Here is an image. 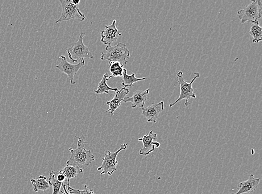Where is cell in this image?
<instances>
[{"instance_id": "obj_1", "label": "cell", "mask_w": 262, "mask_h": 194, "mask_svg": "<svg viewBox=\"0 0 262 194\" xmlns=\"http://www.w3.org/2000/svg\"><path fill=\"white\" fill-rule=\"evenodd\" d=\"M75 138L78 139L77 148L76 150H73L72 148H69L70 157L66 164L80 167L89 166L95 160V156L90 150L86 149L87 142L84 135H82L81 137L76 136Z\"/></svg>"}, {"instance_id": "obj_2", "label": "cell", "mask_w": 262, "mask_h": 194, "mask_svg": "<svg viewBox=\"0 0 262 194\" xmlns=\"http://www.w3.org/2000/svg\"><path fill=\"white\" fill-rule=\"evenodd\" d=\"M106 53L102 52L101 60L111 62H118L120 64L126 65L127 59H130V52L127 48V45L122 43L112 46L107 45L105 48Z\"/></svg>"}, {"instance_id": "obj_3", "label": "cell", "mask_w": 262, "mask_h": 194, "mask_svg": "<svg viewBox=\"0 0 262 194\" xmlns=\"http://www.w3.org/2000/svg\"><path fill=\"white\" fill-rule=\"evenodd\" d=\"M85 35L86 32H81L77 42L73 43L71 47L66 49L69 59L71 62L70 63H78L79 61L81 62L85 59H94L92 53L84 43Z\"/></svg>"}, {"instance_id": "obj_4", "label": "cell", "mask_w": 262, "mask_h": 194, "mask_svg": "<svg viewBox=\"0 0 262 194\" xmlns=\"http://www.w3.org/2000/svg\"><path fill=\"white\" fill-rule=\"evenodd\" d=\"M195 77L189 83L187 82L184 79V75H183V73L181 71H179L177 73V77L178 78V83L180 85V97L177 99V100L172 104L169 105L170 108H172L174 105H176L177 103L180 102L182 100L185 99L186 102L185 106L187 107L189 105V100L191 98H195L196 97V92L193 89L192 85L194 83V81L197 79V78L200 76V73H195Z\"/></svg>"}, {"instance_id": "obj_5", "label": "cell", "mask_w": 262, "mask_h": 194, "mask_svg": "<svg viewBox=\"0 0 262 194\" xmlns=\"http://www.w3.org/2000/svg\"><path fill=\"white\" fill-rule=\"evenodd\" d=\"M241 23L249 22L252 24L258 22L262 16V4L260 0H252L244 9L237 12Z\"/></svg>"}, {"instance_id": "obj_6", "label": "cell", "mask_w": 262, "mask_h": 194, "mask_svg": "<svg viewBox=\"0 0 262 194\" xmlns=\"http://www.w3.org/2000/svg\"><path fill=\"white\" fill-rule=\"evenodd\" d=\"M62 5V14L56 23H61L71 19L84 22L86 19L85 15L79 9L78 5H75L71 0H60Z\"/></svg>"}, {"instance_id": "obj_7", "label": "cell", "mask_w": 262, "mask_h": 194, "mask_svg": "<svg viewBox=\"0 0 262 194\" xmlns=\"http://www.w3.org/2000/svg\"><path fill=\"white\" fill-rule=\"evenodd\" d=\"M128 143H124L120 146L119 149L115 152L112 153L110 151H105V157L102 159V163L100 167L98 168V171L102 170L101 175L108 174L111 176L116 170V166L118 162L116 160L119 153L126 150L128 147Z\"/></svg>"}, {"instance_id": "obj_8", "label": "cell", "mask_w": 262, "mask_h": 194, "mask_svg": "<svg viewBox=\"0 0 262 194\" xmlns=\"http://www.w3.org/2000/svg\"><path fill=\"white\" fill-rule=\"evenodd\" d=\"M59 59H61V63L59 65H57L56 67L59 69L62 73L67 75L69 78L70 84L72 85L76 84V82L74 81V76L79 71V70L85 65V60L81 61L80 63L77 65H73L68 63L66 61V58L64 56H61Z\"/></svg>"}, {"instance_id": "obj_9", "label": "cell", "mask_w": 262, "mask_h": 194, "mask_svg": "<svg viewBox=\"0 0 262 194\" xmlns=\"http://www.w3.org/2000/svg\"><path fill=\"white\" fill-rule=\"evenodd\" d=\"M116 20H113L110 26H105L104 30L101 32V42L105 45H111L112 43L117 42L120 36H122L121 32L116 26Z\"/></svg>"}, {"instance_id": "obj_10", "label": "cell", "mask_w": 262, "mask_h": 194, "mask_svg": "<svg viewBox=\"0 0 262 194\" xmlns=\"http://www.w3.org/2000/svg\"><path fill=\"white\" fill-rule=\"evenodd\" d=\"M157 139V134L154 133L153 130L143 136V137L138 139L139 141L142 142L143 147L139 151V154L143 156H148L151 154L156 148L160 147V143L158 142H154Z\"/></svg>"}, {"instance_id": "obj_11", "label": "cell", "mask_w": 262, "mask_h": 194, "mask_svg": "<svg viewBox=\"0 0 262 194\" xmlns=\"http://www.w3.org/2000/svg\"><path fill=\"white\" fill-rule=\"evenodd\" d=\"M164 102L155 103L142 108V115L146 118L148 122L156 123L159 115L164 110Z\"/></svg>"}, {"instance_id": "obj_12", "label": "cell", "mask_w": 262, "mask_h": 194, "mask_svg": "<svg viewBox=\"0 0 262 194\" xmlns=\"http://www.w3.org/2000/svg\"><path fill=\"white\" fill-rule=\"evenodd\" d=\"M149 89L145 91L137 90L133 93L131 97H126L123 100L124 102H131L132 108L139 107L141 109L144 108L145 103L147 101Z\"/></svg>"}, {"instance_id": "obj_13", "label": "cell", "mask_w": 262, "mask_h": 194, "mask_svg": "<svg viewBox=\"0 0 262 194\" xmlns=\"http://www.w3.org/2000/svg\"><path fill=\"white\" fill-rule=\"evenodd\" d=\"M129 93H130V89L128 88H124V87L116 92L112 100L107 102V105L109 106V109L106 111L105 113H109L111 116H113L115 110L119 108L124 98Z\"/></svg>"}, {"instance_id": "obj_14", "label": "cell", "mask_w": 262, "mask_h": 194, "mask_svg": "<svg viewBox=\"0 0 262 194\" xmlns=\"http://www.w3.org/2000/svg\"><path fill=\"white\" fill-rule=\"evenodd\" d=\"M260 180L261 178H256L253 174H251L248 180L243 181L238 185L237 187L238 192L231 194H249L255 192L260 183Z\"/></svg>"}, {"instance_id": "obj_15", "label": "cell", "mask_w": 262, "mask_h": 194, "mask_svg": "<svg viewBox=\"0 0 262 194\" xmlns=\"http://www.w3.org/2000/svg\"><path fill=\"white\" fill-rule=\"evenodd\" d=\"M111 75H108L107 73L104 74L102 79L98 86L97 89L94 91V92L98 95L102 94H109L110 96L109 91H113V92H117L119 89L118 88H112L108 86L107 82L112 78Z\"/></svg>"}, {"instance_id": "obj_16", "label": "cell", "mask_w": 262, "mask_h": 194, "mask_svg": "<svg viewBox=\"0 0 262 194\" xmlns=\"http://www.w3.org/2000/svg\"><path fill=\"white\" fill-rule=\"evenodd\" d=\"M31 181L35 193L39 191L45 192L51 188V185H49L46 176L44 175L39 176L37 179H32Z\"/></svg>"}, {"instance_id": "obj_17", "label": "cell", "mask_w": 262, "mask_h": 194, "mask_svg": "<svg viewBox=\"0 0 262 194\" xmlns=\"http://www.w3.org/2000/svg\"><path fill=\"white\" fill-rule=\"evenodd\" d=\"M60 172L65 176L66 179L70 180V179L76 178L78 174L83 173V169L80 167L66 164V166Z\"/></svg>"}, {"instance_id": "obj_18", "label": "cell", "mask_w": 262, "mask_h": 194, "mask_svg": "<svg viewBox=\"0 0 262 194\" xmlns=\"http://www.w3.org/2000/svg\"><path fill=\"white\" fill-rule=\"evenodd\" d=\"M123 81L122 82V85L124 88H128V87L133 86V84L136 82L144 81L147 79L146 78L143 77L138 78L136 77L135 73H132L131 75H128L127 69L126 68L123 69Z\"/></svg>"}, {"instance_id": "obj_19", "label": "cell", "mask_w": 262, "mask_h": 194, "mask_svg": "<svg viewBox=\"0 0 262 194\" xmlns=\"http://www.w3.org/2000/svg\"><path fill=\"white\" fill-rule=\"evenodd\" d=\"M262 28L260 26L259 22L258 21L255 23L252 24L251 27L250 32L251 35L252 36V42L254 43H258L262 40Z\"/></svg>"}, {"instance_id": "obj_20", "label": "cell", "mask_w": 262, "mask_h": 194, "mask_svg": "<svg viewBox=\"0 0 262 194\" xmlns=\"http://www.w3.org/2000/svg\"><path fill=\"white\" fill-rule=\"evenodd\" d=\"M50 185L53 187V194H58L61 192L62 183L59 182L56 179V173L53 170L50 172L49 179H48Z\"/></svg>"}, {"instance_id": "obj_21", "label": "cell", "mask_w": 262, "mask_h": 194, "mask_svg": "<svg viewBox=\"0 0 262 194\" xmlns=\"http://www.w3.org/2000/svg\"><path fill=\"white\" fill-rule=\"evenodd\" d=\"M110 72L112 77H122L123 73V66L118 62H111L109 63Z\"/></svg>"}, {"instance_id": "obj_22", "label": "cell", "mask_w": 262, "mask_h": 194, "mask_svg": "<svg viewBox=\"0 0 262 194\" xmlns=\"http://www.w3.org/2000/svg\"><path fill=\"white\" fill-rule=\"evenodd\" d=\"M68 189L70 194H96L93 189L88 188V185H84V189L83 191L72 188L69 186V180H68Z\"/></svg>"}, {"instance_id": "obj_23", "label": "cell", "mask_w": 262, "mask_h": 194, "mask_svg": "<svg viewBox=\"0 0 262 194\" xmlns=\"http://www.w3.org/2000/svg\"><path fill=\"white\" fill-rule=\"evenodd\" d=\"M56 179L59 181V182L63 183L64 181L66 180L65 176L64 174H62L61 172H60L59 174L56 176Z\"/></svg>"}, {"instance_id": "obj_24", "label": "cell", "mask_w": 262, "mask_h": 194, "mask_svg": "<svg viewBox=\"0 0 262 194\" xmlns=\"http://www.w3.org/2000/svg\"><path fill=\"white\" fill-rule=\"evenodd\" d=\"M62 187H63V188L64 189V192H62V191H61V192L62 193V194H70V193H68L67 192V191H66V184H64V183H62Z\"/></svg>"}, {"instance_id": "obj_25", "label": "cell", "mask_w": 262, "mask_h": 194, "mask_svg": "<svg viewBox=\"0 0 262 194\" xmlns=\"http://www.w3.org/2000/svg\"><path fill=\"white\" fill-rule=\"evenodd\" d=\"M72 3L75 5H78L80 3V0H71Z\"/></svg>"}]
</instances>
